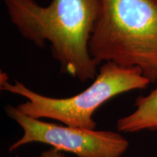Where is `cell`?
<instances>
[{"instance_id":"cell-1","label":"cell","mask_w":157,"mask_h":157,"mask_svg":"<svg viewBox=\"0 0 157 157\" xmlns=\"http://www.w3.org/2000/svg\"><path fill=\"white\" fill-rule=\"evenodd\" d=\"M10 20L23 38L40 48L50 43L60 72L79 82L93 81L98 65L90 41L99 11V0H2Z\"/></svg>"},{"instance_id":"cell-2","label":"cell","mask_w":157,"mask_h":157,"mask_svg":"<svg viewBox=\"0 0 157 157\" xmlns=\"http://www.w3.org/2000/svg\"><path fill=\"white\" fill-rule=\"evenodd\" d=\"M90 52L98 66L137 67L156 83L157 0H99Z\"/></svg>"},{"instance_id":"cell-3","label":"cell","mask_w":157,"mask_h":157,"mask_svg":"<svg viewBox=\"0 0 157 157\" xmlns=\"http://www.w3.org/2000/svg\"><path fill=\"white\" fill-rule=\"evenodd\" d=\"M149 84L139 68L122 67L113 62H105L100 67L93 83L83 92L69 98H56L37 93L17 80L14 84L10 83L5 72L0 74L1 90L27 99L16 106L21 113L35 119H53L67 126L90 130L97 127L93 113L103 103L127 92L146 89Z\"/></svg>"},{"instance_id":"cell-4","label":"cell","mask_w":157,"mask_h":157,"mask_svg":"<svg viewBox=\"0 0 157 157\" xmlns=\"http://www.w3.org/2000/svg\"><path fill=\"white\" fill-rule=\"evenodd\" d=\"M5 111L23 130V136L9 147L10 152L29 143H39L76 157H121L129 147L127 139L113 131L90 130L46 122L25 115L11 105H5Z\"/></svg>"},{"instance_id":"cell-5","label":"cell","mask_w":157,"mask_h":157,"mask_svg":"<svg viewBox=\"0 0 157 157\" xmlns=\"http://www.w3.org/2000/svg\"><path fill=\"white\" fill-rule=\"evenodd\" d=\"M134 106L132 113L118 120V130L125 133L157 130V87L148 95L137 98Z\"/></svg>"},{"instance_id":"cell-6","label":"cell","mask_w":157,"mask_h":157,"mask_svg":"<svg viewBox=\"0 0 157 157\" xmlns=\"http://www.w3.org/2000/svg\"><path fill=\"white\" fill-rule=\"evenodd\" d=\"M40 157H68L64 154V152L60 151L58 149L51 148L44 151L41 154Z\"/></svg>"}]
</instances>
